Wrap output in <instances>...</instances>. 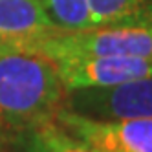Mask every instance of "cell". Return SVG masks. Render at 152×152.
Listing matches in <instances>:
<instances>
[{"mask_svg": "<svg viewBox=\"0 0 152 152\" xmlns=\"http://www.w3.org/2000/svg\"><path fill=\"white\" fill-rule=\"evenodd\" d=\"M28 44L48 59L81 53L152 61V26H103L83 31H53Z\"/></svg>", "mask_w": 152, "mask_h": 152, "instance_id": "7a4b0ae2", "label": "cell"}, {"mask_svg": "<svg viewBox=\"0 0 152 152\" xmlns=\"http://www.w3.org/2000/svg\"><path fill=\"white\" fill-rule=\"evenodd\" d=\"M94 28L152 26V0H90Z\"/></svg>", "mask_w": 152, "mask_h": 152, "instance_id": "52a82bcc", "label": "cell"}, {"mask_svg": "<svg viewBox=\"0 0 152 152\" xmlns=\"http://www.w3.org/2000/svg\"><path fill=\"white\" fill-rule=\"evenodd\" d=\"M53 31L37 0H0V44H28Z\"/></svg>", "mask_w": 152, "mask_h": 152, "instance_id": "8992f818", "label": "cell"}, {"mask_svg": "<svg viewBox=\"0 0 152 152\" xmlns=\"http://www.w3.org/2000/svg\"><path fill=\"white\" fill-rule=\"evenodd\" d=\"M64 86L55 64L29 44H0V123L17 132L53 121Z\"/></svg>", "mask_w": 152, "mask_h": 152, "instance_id": "6da1fadb", "label": "cell"}, {"mask_svg": "<svg viewBox=\"0 0 152 152\" xmlns=\"http://www.w3.org/2000/svg\"><path fill=\"white\" fill-rule=\"evenodd\" d=\"M62 108L92 119H152V77L66 90Z\"/></svg>", "mask_w": 152, "mask_h": 152, "instance_id": "3957f363", "label": "cell"}, {"mask_svg": "<svg viewBox=\"0 0 152 152\" xmlns=\"http://www.w3.org/2000/svg\"><path fill=\"white\" fill-rule=\"evenodd\" d=\"M22 152H101L66 132L55 121L20 132Z\"/></svg>", "mask_w": 152, "mask_h": 152, "instance_id": "ba28073f", "label": "cell"}, {"mask_svg": "<svg viewBox=\"0 0 152 152\" xmlns=\"http://www.w3.org/2000/svg\"><path fill=\"white\" fill-rule=\"evenodd\" d=\"M59 126L101 152H152V119H92L59 108Z\"/></svg>", "mask_w": 152, "mask_h": 152, "instance_id": "277c9868", "label": "cell"}, {"mask_svg": "<svg viewBox=\"0 0 152 152\" xmlns=\"http://www.w3.org/2000/svg\"><path fill=\"white\" fill-rule=\"evenodd\" d=\"M2 147H4V125L0 123V152H2Z\"/></svg>", "mask_w": 152, "mask_h": 152, "instance_id": "30bf717a", "label": "cell"}, {"mask_svg": "<svg viewBox=\"0 0 152 152\" xmlns=\"http://www.w3.org/2000/svg\"><path fill=\"white\" fill-rule=\"evenodd\" d=\"M64 90L99 88L152 77V61L115 55H59L53 57Z\"/></svg>", "mask_w": 152, "mask_h": 152, "instance_id": "5b68a950", "label": "cell"}, {"mask_svg": "<svg viewBox=\"0 0 152 152\" xmlns=\"http://www.w3.org/2000/svg\"><path fill=\"white\" fill-rule=\"evenodd\" d=\"M57 31H83L94 28L90 0H37Z\"/></svg>", "mask_w": 152, "mask_h": 152, "instance_id": "9c48e42d", "label": "cell"}]
</instances>
